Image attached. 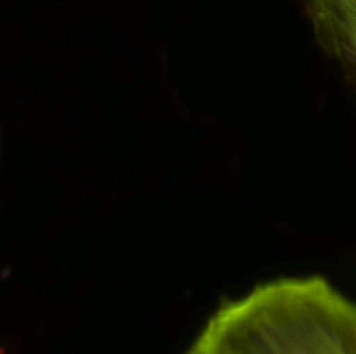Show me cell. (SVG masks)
Segmentation results:
<instances>
[{
  "label": "cell",
  "instance_id": "obj_1",
  "mask_svg": "<svg viewBox=\"0 0 356 354\" xmlns=\"http://www.w3.org/2000/svg\"><path fill=\"white\" fill-rule=\"evenodd\" d=\"M186 354H356V303L325 277H280L219 307Z\"/></svg>",
  "mask_w": 356,
  "mask_h": 354
},
{
  "label": "cell",
  "instance_id": "obj_2",
  "mask_svg": "<svg viewBox=\"0 0 356 354\" xmlns=\"http://www.w3.org/2000/svg\"><path fill=\"white\" fill-rule=\"evenodd\" d=\"M319 42L356 75V0H309Z\"/></svg>",
  "mask_w": 356,
  "mask_h": 354
}]
</instances>
